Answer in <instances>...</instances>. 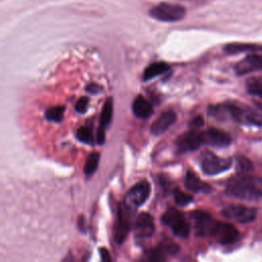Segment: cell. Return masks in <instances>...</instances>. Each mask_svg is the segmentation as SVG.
<instances>
[{"label":"cell","mask_w":262,"mask_h":262,"mask_svg":"<svg viewBox=\"0 0 262 262\" xmlns=\"http://www.w3.org/2000/svg\"><path fill=\"white\" fill-rule=\"evenodd\" d=\"M132 111L136 117L145 119L152 114L154 108L151 103L145 97H143L142 95H138L133 101Z\"/></svg>","instance_id":"cell-17"},{"label":"cell","mask_w":262,"mask_h":262,"mask_svg":"<svg viewBox=\"0 0 262 262\" xmlns=\"http://www.w3.org/2000/svg\"><path fill=\"white\" fill-rule=\"evenodd\" d=\"M228 194L237 199L255 201L262 198V178L259 176L239 173L226 183Z\"/></svg>","instance_id":"cell-1"},{"label":"cell","mask_w":262,"mask_h":262,"mask_svg":"<svg viewBox=\"0 0 262 262\" xmlns=\"http://www.w3.org/2000/svg\"><path fill=\"white\" fill-rule=\"evenodd\" d=\"M203 144L201 131L190 130L180 135L177 139V147L180 152H186L198 149Z\"/></svg>","instance_id":"cell-12"},{"label":"cell","mask_w":262,"mask_h":262,"mask_svg":"<svg viewBox=\"0 0 262 262\" xmlns=\"http://www.w3.org/2000/svg\"><path fill=\"white\" fill-rule=\"evenodd\" d=\"M176 119L177 116L173 111H166L162 113L150 126V132L154 135L163 134L168 128H170L174 124Z\"/></svg>","instance_id":"cell-15"},{"label":"cell","mask_w":262,"mask_h":262,"mask_svg":"<svg viewBox=\"0 0 262 262\" xmlns=\"http://www.w3.org/2000/svg\"><path fill=\"white\" fill-rule=\"evenodd\" d=\"M235 73L238 76L262 70V54L252 53L235 66Z\"/></svg>","instance_id":"cell-13"},{"label":"cell","mask_w":262,"mask_h":262,"mask_svg":"<svg viewBox=\"0 0 262 262\" xmlns=\"http://www.w3.org/2000/svg\"><path fill=\"white\" fill-rule=\"evenodd\" d=\"M232 165L231 159L220 158L211 151H204L201 156V168L207 175H216L228 170Z\"/></svg>","instance_id":"cell-5"},{"label":"cell","mask_w":262,"mask_h":262,"mask_svg":"<svg viewBox=\"0 0 262 262\" xmlns=\"http://www.w3.org/2000/svg\"><path fill=\"white\" fill-rule=\"evenodd\" d=\"M150 193V185L147 181L142 180L133 185L126 193L124 204L130 209H136L143 205Z\"/></svg>","instance_id":"cell-6"},{"label":"cell","mask_w":262,"mask_h":262,"mask_svg":"<svg viewBox=\"0 0 262 262\" xmlns=\"http://www.w3.org/2000/svg\"><path fill=\"white\" fill-rule=\"evenodd\" d=\"M131 210L128 208L124 203L119 206L118 211V218L115 225V241L117 244H122L125 238L127 237V234L129 233L130 227H131Z\"/></svg>","instance_id":"cell-8"},{"label":"cell","mask_w":262,"mask_h":262,"mask_svg":"<svg viewBox=\"0 0 262 262\" xmlns=\"http://www.w3.org/2000/svg\"><path fill=\"white\" fill-rule=\"evenodd\" d=\"M77 138L85 143H90L92 142V133L90 128L88 127H81L77 131Z\"/></svg>","instance_id":"cell-25"},{"label":"cell","mask_w":262,"mask_h":262,"mask_svg":"<svg viewBox=\"0 0 262 262\" xmlns=\"http://www.w3.org/2000/svg\"><path fill=\"white\" fill-rule=\"evenodd\" d=\"M210 114L214 117H219L222 114L229 115L233 120L248 125H254L261 127L262 126V115L258 112L249 108L241 107L234 103H224L220 105L211 106L209 110Z\"/></svg>","instance_id":"cell-2"},{"label":"cell","mask_w":262,"mask_h":262,"mask_svg":"<svg viewBox=\"0 0 262 262\" xmlns=\"http://www.w3.org/2000/svg\"><path fill=\"white\" fill-rule=\"evenodd\" d=\"M98 162H99V154L98 152H92L88 157V159L85 163V166H84L85 175H87V176L92 175L98 167Z\"/></svg>","instance_id":"cell-20"},{"label":"cell","mask_w":262,"mask_h":262,"mask_svg":"<svg viewBox=\"0 0 262 262\" xmlns=\"http://www.w3.org/2000/svg\"><path fill=\"white\" fill-rule=\"evenodd\" d=\"M162 222L171 227L173 233L179 237H187L190 233V225L184 218L183 214L174 209H168L162 216Z\"/></svg>","instance_id":"cell-3"},{"label":"cell","mask_w":262,"mask_h":262,"mask_svg":"<svg viewBox=\"0 0 262 262\" xmlns=\"http://www.w3.org/2000/svg\"><path fill=\"white\" fill-rule=\"evenodd\" d=\"M99 253H100V256H101V259L103 261H111V256L107 252L106 249L102 248V249H99Z\"/></svg>","instance_id":"cell-31"},{"label":"cell","mask_w":262,"mask_h":262,"mask_svg":"<svg viewBox=\"0 0 262 262\" xmlns=\"http://www.w3.org/2000/svg\"><path fill=\"white\" fill-rule=\"evenodd\" d=\"M146 256H147V259L150 261H163L166 259L165 254L162 252V250L159 247L146 252Z\"/></svg>","instance_id":"cell-26"},{"label":"cell","mask_w":262,"mask_h":262,"mask_svg":"<svg viewBox=\"0 0 262 262\" xmlns=\"http://www.w3.org/2000/svg\"><path fill=\"white\" fill-rule=\"evenodd\" d=\"M258 105H259V107H260V108H261V110H262V103H259V104H258Z\"/></svg>","instance_id":"cell-32"},{"label":"cell","mask_w":262,"mask_h":262,"mask_svg":"<svg viewBox=\"0 0 262 262\" xmlns=\"http://www.w3.org/2000/svg\"><path fill=\"white\" fill-rule=\"evenodd\" d=\"M63 112L64 107L63 106H53L47 110L46 112V118L47 120L54 121V122H59L62 117H63Z\"/></svg>","instance_id":"cell-22"},{"label":"cell","mask_w":262,"mask_h":262,"mask_svg":"<svg viewBox=\"0 0 262 262\" xmlns=\"http://www.w3.org/2000/svg\"><path fill=\"white\" fill-rule=\"evenodd\" d=\"M88 103H89V99L87 97H82L80 98L77 102H76V111L78 113H84L86 110H87V106H88Z\"/></svg>","instance_id":"cell-27"},{"label":"cell","mask_w":262,"mask_h":262,"mask_svg":"<svg viewBox=\"0 0 262 262\" xmlns=\"http://www.w3.org/2000/svg\"><path fill=\"white\" fill-rule=\"evenodd\" d=\"M211 236L221 245H230L239 238V233L233 225L217 221L212 230Z\"/></svg>","instance_id":"cell-10"},{"label":"cell","mask_w":262,"mask_h":262,"mask_svg":"<svg viewBox=\"0 0 262 262\" xmlns=\"http://www.w3.org/2000/svg\"><path fill=\"white\" fill-rule=\"evenodd\" d=\"M222 215L229 219L242 223L252 222L257 217V210L242 205H230L222 210Z\"/></svg>","instance_id":"cell-9"},{"label":"cell","mask_w":262,"mask_h":262,"mask_svg":"<svg viewBox=\"0 0 262 262\" xmlns=\"http://www.w3.org/2000/svg\"><path fill=\"white\" fill-rule=\"evenodd\" d=\"M149 14L161 21H177L185 15V8L179 4L164 2L152 7Z\"/></svg>","instance_id":"cell-4"},{"label":"cell","mask_w":262,"mask_h":262,"mask_svg":"<svg viewBox=\"0 0 262 262\" xmlns=\"http://www.w3.org/2000/svg\"><path fill=\"white\" fill-rule=\"evenodd\" d=\"M189 217L193 223V229L198 236L211 235L217 221L208 212L194 210L190 212Z\"/></svg>","instance_id":"cell-7"},{"label":"cell","mask_w":262,"mask_h":262,"mask_svg":"<svg viewBox=\"0 0 262 262\" xmlns=\"http://www.w3.org/2000/svg\"><path fill=\"white\" fill-rule=\"evenodd\" d=\"M97 143L98 144H102L104 142L105 139V132H104V128L99 127L98 131H97Z\"/></svg>","instance_id":"cell-29"},{"label":"cell","mask_w":262,"mask_h":262,"mask_svg":"<svg viewBox=\"0 0 262 262\" xmlns=\"http://www.w3.org/2000/svg\"><path fill=\"white\" fill-rule=\"evenodd\" d=\"M203 144H210L214 146H227L231 142V137L228 133L217 129L209 128L205 131H201Z\"/></svg>","instance_id":"cell-11"},{"label":"cell","mask_w":262,"mask_h":262,"mask_svg":"<svg viewBox=\"0 0 262 262\" xmlns=\"http://www.w3.org/2000/svg\"><path fill=\"white\" fill-rule=\"evenodd\" d=\"M159 248L162 250V252L165 254V256H172L179 252V246L172 242H165L159 246Z\"/></svg>","instance_id":"cell-23"},{"label":"cell","mask_w":262,"mask_h":262,"mask_svg":"<svg viewBox=\"0 0 262 262\" xmlns=\"http://www.w3.org/2000/svg\"><path fill=\"white\" fill-rule=\"evenodd\" d=\"M155 231V222L151 215L141 213L135 221V234L139 238H146L152 235Z\"/></svg>","instance_id":"cell-14"},{"label":"cell","mask_w":262,"mask_h":262,"mask_svg":"<svg viewBox=\"0 0 262 262\" xmlns=\"http://www.w3.org/2000/svg\"><path fill=\"white\" fill-rule=\"evenodd\" d=\"M113 99L112 97H108L104 104H103V107H102V111H101V115H100V127L102 128H106L111 121H112V118H113Z\"/></svg>","instance_id":"cell-19"},{"label":"cell","mask_w":262,"mask_h":262,"mask_svg":"<svg viewBox=\"0 0 262 262\" xmlns=\"http://www.w3.org/2000/svg\"><path fill=\"white\" fill-rule=\"evenodd\" d=\"M236 167L239 173H248L253 169L251 161L245 157H238L236 159Z\"/></svg>","instance_id":"cell-24"},{"label":"cell","mask_w":262,"mask_h":262,"mask_svg":"<svg viewBox=\"0 0 262 262\" xmlns=\"http://www.w3.org/2000/svg\"><path fill=\"white\" fill-rule=\"evenodd\" d=\"M87 91L88 92H90V93H97V92H99L100 90H101V87L99 86V85H97V84H94V83H92V84H90V85H88L87 86Z\"/></svg>","instance_id":"cell-30"},{"label":"cell","mask_w":262,"mask_h":262,"mask_svg":"<svg viewBox=\"0 0 262 262\" xmlns=\"http://www.w3.org/2000/svg\"><path fill=\"white\" fill-rule=\"evenodd\" d=\"M170 69V66L164 61H158L149 64L143 72V81H148L157 76H160L167 72Z\"/></svg>","instance_id":"cell-18"},{"label":"cell","mask_w":262,"mask_h":262,"mask_svg":"<svg viewBox=\"0 0 262 262\" xmlns=\"http://www.w3.org/2000/svg\"><path fill=\"white\" fill-rule=\"evenodd\" d=\"M204 125V119L202 116H198L195 117L191 122H190V126L192 128H199V127H202Z\"/></svg>","instance_id":"cell-28"},{"label":"cell","mask_w":262,"mask_h":262,"mask_svg":"<svg viewBox=\"0 0 262 262\" xmlns=\"http://www.w3.org/2000/svg\"><path fill=\"white\" fill-rule=\"evenodd\" d=\"M174 200H175V203L178 205V206H186L188 205L190 202H192L193 198L188 194V193H185L184 191H181L180 189L176 188L174 191Z\"/></svg>","instance_id":"cell-21"},{"label":"cell","mask_w":262,"mask_h":262,"mask_svg":"<svg viewBox=\"0 0 262 262\" xmlns=\"http://www.w3.org/2000/svg\"><path fill=\"white\" fill-rule=\"evenodd\" d=\"M185 187L192 192H204L211 191V186L202 181L193 172L188 171L185 176Z\"/></svg>","instance_id":"cell-16"}]
</instances>
